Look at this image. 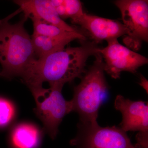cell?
I'll use <instances>...</instances> for the list:
<instances>
[{
  "mask_svg": "<svg viewBox=\"0 0 148 148\" xmlns=\"http://www.w3.org/2000/svg\"><path fill=\"white\" fill-rule=\"evenodd\" d=\"M81 45L68 47L32 61L21 76L35 100L44 95L46 89L42 86L47 82L50 86H64L75 79L81 77L85 73L88 58L98 53V44L95 42L81 41Z\"/></svg>",
  "mask_w": 148,
  "mask_h": 148,
  "instance_id": "6da1fadb",
  "label": "cell"
},
{
  "mask_svg": "<svg viewBox=\"0 0 148 148\" xmlns=\"http://www.w3.org/2000/svg\"><path fill=\"white\" fill-rule=\"evenodd\" d=\"M10 17L0 20V64L1 77L11 79L21 77L30 63L36 58L32 38L24 24L23 17L16 24L9 23Z\"/></svg>",
  "mask_w": 148,
  "mask_h": 148,
  "instance_id": "7a4b0ae2",
  "label": "cell"
},
{
  "mask_svg": "<svg viewBox=\"0 0 148 148\" xmlns=\"http://www.w3.org/2000/svg\"><path fill=\"white\" fill-rule=\"evenodd\" d=\"M94 56L93 64L74 87L73 98L71 101L73 111L78 113L79 123L83 124H98V111L108 88L103 57L99 52Z\"/></svg>",
  "mask_w": 148,
  "mask_h": 148,
  "instance_id": "3957f363",
  "label": "cell"
},
{
  "mask_svg": "<svg viewBox=\"0 0 148 148\" xmlns=\"http://www.w3.org/2000/svg\"><path fill=\"white\" fill-rule=\"evenodd\" d=\"M71 144L76 148H140L132 145L126 132L120 127L80 123L77 134Z\"/></svg>",
  "mask_w": 148,
  "mask_h": 148,
  "instance_id": "277c9868",
  "label": "cell"
},
{
  "mask_svg": "<svg viewBox=\"0 0 148 148\" xmlns=\"http://www.w3.org/2000/svg\"><path fill=\"white\" fill-rule=\"evenodd\" d=\"M115 4L120 10L127 31L123 42L134 51L139 50L143 42L148 41V1L119 0Z\"/></svg>",
  "mask_w": 148,
  "mask_h": 148,
  "instance_id": "5b68a950",
  "label": "cell"
},
{
  "mask_svg": "<svg viewBox=\"0 0 148 148\" xmlns=\"http://www.w3.org/2000/svg\"><path fill=\"white\" fill-rule=\"evenodd\" d=\"M63 86H51L45 95L35 100L34 112L42 122L44 130L53 140L57 136L59 125L64 117L73 112L71 102L66 101L62 95Z\"/></svg>",
  "mask_w": 148,
  "mask_h": 148,
  "instance_id": "8992f818",
  "label": "cell"
},
{
  "mask_svg": "<svg viewBox=\"0 0 148 148\" xmlns=\"http://www.w3.org/2000/svg\"><path fill=\"white\" fill-rule=\"evenodd\" d=\"M108 45L99 48L104 61V71L112 78H119L121 72L135 73L138 68L148 64V58L120 44L117 39L107 42Z\"/></svg>",
  "mask_w": 148,
  "mask_h": 148,
  "instance_id": "52a82bcc",
  "label": "cell"
},
{
  "mask_svg": "<svg viewBox=\"0 0 148 148\" xmlns=\"http://www.w3.org/2000/svg\"><path fill=\"white\" fill-rule=\"evenodd\" d=\"M114 107L122 114L121 127L124 132L139 131L138 135L148 137V105L143 101H132L118 95Z\"/></svg>",
  "mask_w": 148,
  "mask_h": 148,
  "instance_id": "ba28073f",
  "label": "cell"
},
{
  "mask_svg": "<svg viewBox=\"0 0 148 148\" xmlns=\"http://www.w3.org/2000/svg\"><path fill=\"white\" fill-rule=\"evenodd\" d=\"M93 41L98 44L107 42L126 35L127 31L123 23L118 21L85 13L77 22Z\"/></svg>",
  "mask_w": 148,
  "mask_h": 148,
  "instance_id": "9c48e42d",
  "label": "cell"
},
{
  "mask_svg": "<svg viewBox=\"0 0 148 148\" xmlns=\"http://www.w3.org/2000/svg\"><path fill=\"white\" fill-rule=\"evenodd\" d=\"M24 12L25 18H34L47 22L69 32H84L71 26L61 19L56 12L51 0H18L14 1Z\"/></svg>",
  "mask_w": 148,
  "mask_h": 148,
  "instance_id": "30bf717a",
  "label": "cell"
},
{
  "mask_svg": "<svg viewBox=\"0 0 148 148\" xmlns=\"http://www.w3.org/2000/svg\"><path fill=\"white\" fill-rule=\"evenodd\" d=\"M32 19L34 26L33 34L45 36L57 39L67 40L71 41L78 39L87 40V33L85 31L81 32L66 31L52 24L36 18Z\"/></svg>",
  "mask_w": 148,
  "mask_h": 148,
  "instance_id": "8fae6325",
  "label": "cell"
},
{
  "mask_svg": "<svg viewBox=\"0 0 148 148\" xmlns=\"http://www.w3.org/2000/svg\"><path fill=\"white\" fill-rule=\"evenodd\" d=\"M40 141L39 130L33 125H18L12 133L11 142L15 148H37Z\"/></svg>",
  "mask_w": 148,
  "mask_h": 148,
  "instance_id": "7c38bea8",
  "label": "cell"
},
{
  "mask_svg": "<svg viewBox=\"0 0 148 148\" xmlns=\"http://www.w3.org/2000/svg\"><path fill=\"white\" fill-rule=\"evenodd\" d=\"M31 38L36 58L63 49L71 42L69 40L57 39L34 34Z\"/></svg>",
  "mask_w": 148,
  "mask_h": 148,
  "instance_id": "4fadbf2b",
  "label": "cell"
},
{
  "mask_svg": "<svg viewBox=\"0 0 148 148\" xmlns=\"http://www.w3.org/2000/svg\"><path fill=\"white\" fill-rule=\"evenodd\" d=\"M64 2L66 18H71L72 23L76 24L84 13L81 2L78 0H64Z\"/></svg>",
  "mask_w": 148,
  "mask_h": 148,
  "instance_id": "5bb4252c",
  "label": "cell"
},
{
  "mask_svg": "<svg viewBox=\"0 0 148 148\" xmlns=\"http://www.w3.org/2000/svg\"><path fill=\"white\" fill-rule=\"evenodd\" d=\"M14 108L8 100L0 97V127L6 126L13 118Z\"/></svg>",
  "mask_w": 148,
  "mask_h": 148,
  "instance_id": "9a60e30c",
  "label": "cell"
},
{
  "mask_svg": "<svg viewBox=\"0 0 148 148\" xmlns=\"http://www.w3.org/2000/svg\"><path fill=\"white\" fill-rule=\"evenodd\" d=\"M140 85L143 87L148 93V81L147 79L143 76L141 75L140 77Z\"/></svg>",
  "mask_w": 148,
  "mask_h": 148,
  "instance_id": "2e32d148",
  "label": "cell"
},
{
  "mask_svg": "<svg viewBox=\"0 0 148 148\" xmlns=\"http://www.w3.org/2000/svg\"><path fill=\"white\" fill-rule=\"evenodd\" d=\"M0 76L1 77V72H0Z\"/></svg>",
  "mask_w": 148,
  "mask_h": 148,
  "instance_id": "e0dca14e",
  "label": "cell"
}]
</instances>
